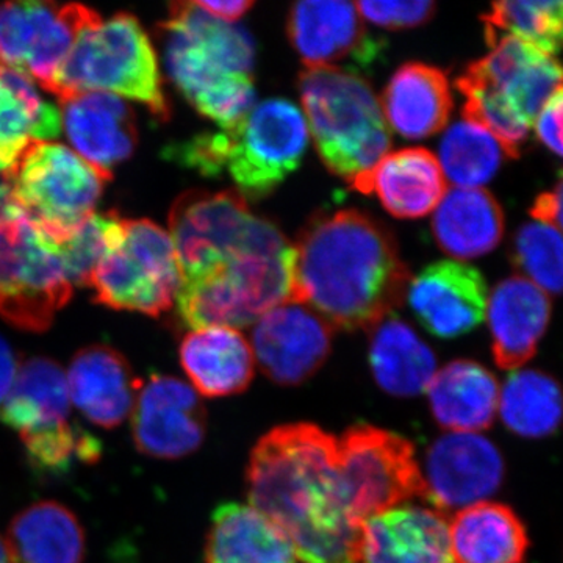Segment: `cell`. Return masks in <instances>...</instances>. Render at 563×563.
<instances>
[{
	"instance_id": "cell-1",
	"label": "cell",
	"mask_w": 563,
	"mask_h": 563,
	"mask_svg": "<svg viewBox=\"0 0 563 563\" xmlns=\"http://www.w3.org/2000/svg\"><path fill=\"white\" fill-rule=\"evenodd\" d=\"M285 266L288 302L343 331L373 329L401 306L410 282L391 232L352 209L310 218L288 244Z\"/></svg>"
},
{
	"instance_id": "cell-2",
	"label": "cell",
	"mask_w": 563,
	"mask_h": 563,
	"mask_svg": "<svg viewBox=\"0 0 563 563\" xmlns=\"http://www.w3.org/2000/svg\"><path fill=\"white\" fill-rule=\"evenodd\" d=\"M250 506L290 537L303 563H357L362 523L352 517L335 437L309 422L279 426L252 450Z\"/></svg>"
},
{
	"instance_id": "cell-3",
	"label": "cell",
	"mask_w": 563,
	"mask_h": 563,
	"mask_svg": "<svg viewBox=\"0 0 563 563\" xmlns=\"http://www.w3.org/2000/svg\"><path fill=\"white\" fill-rule=\"evenodd\" d=\"M162 36L169 77L199 113L221 129L250 113L255 101V46L250 33L211 16L196 2H177Z\"/></svg>"
},
{
	"instance_id": "cell-4",
	"label": "cell",
	"mask_w": 563,
	"mask_h": 563,
	"mask_svg": "<svg viewBox=\"0 0 563 563\" xmlns=\"http://www.w3.org/2000/svg\"><path fill=\"white\" fill-rule=\"evenodd\" d=\"M307 147L309 125L301 110L268 99L232 128L184 141L168 154L202 176L228 172L243 195L262 198L298 169Z\"/></svg>"
},
{
	"instance_id": "cell-5",
	"label": "cell",
	"mask_w": 563,
	"mask_h": 563,
	"mask_svg": "<svg viewBox=\"0 0 563 563\" xmlns=\"http://www.w3.org/2000/svg\"><path fill=\"white\" fill-rule=\"evenodd\" d=\"M299 95L314 146L329 172L351 181L391 146L379 99L368 81L340 68H307Z\"/></svg>"
},
{
	"instance_id": "cell-6",
	"label": "cell",
	"mask_w": 563,
	"mask_h": 563,
	"mask_svg": "<svg viewBox=\"0 0 563 563\" xmlns=\"http://www.w3.org/2000/svg\"><path fill=\"white\" fill-rule=\"evenodd\" d=\"M52 95L60 101L85 92H109L143 103L152 114L168 120L157 54L139 20L129 13L88 25L54 80Z\"/></svg>"
},
{
	"instance_id": "cell-7",
	"label": "cell",
	"mask_w": 563,
	"mask_h": 563,
	"mask_svg": "<svg viewBox=\"0 0 563 563\" xmlns=\"http://www.w3.org/2000/svg\"><path fill=\"white\" fill-rule=\"evenodd\" d=\"M287 250L279 232L181 279L176 296L181 324L191 329L224 325L239 331L288 302Z\"/></svg>"
},
{
	"instance_id": "cell-8",
	"label": "cell",
	"mask_w": 563,
	"mask_h": 563,
	"mask_svg": "<svg viewBox=\"0 0 563 563\" xmlns=\"http://www.w3.org/2000/svg\"><path fill=\"white\" fill-rule=\"evenodd\" d=\"M73 288L57 243L18 209L10 195L0 202V317L21 331H46Z\"/></svg>"
},
{
	"instance_id": "cell-9",
	"label": "cell",
	"mask_w": 563,
	"mask_h": 563,
	"mask_svg": "<svg viewBox=\"0 0 563 563\" xmlns=\"http://www.w3.org/2000/svg\"><path fill=\"white\" fill-rule=\"evenodd\" d=\"M7 179L18 209L52 242L62 243L96 213L111 174L63 144L44 141L25 152Z\"/></svg>"
},
{
	"instance_id": "cell-10",
	"label": "cell",
	"mask_w": 563,
	"mask_h": 563,
	"mask_svg": "<svg viewBox=\"0 0 563 563\" xmlns=\"http://www.w3.org/2000/svg\"><path fill=\"white\" fill-rule=\"evenodd\" d=\"M87 285L95 291L96 301L110 309L150 317L165 313L180 288L172 236L150 220L120 218Z\"/></svg>"
},
{
	"instance_id": "cell-11",
	"label": "cell",
	"mask_w": 563,
	"mask_h": 563,
	"mask_svg": "<svg viewBox=\"0 0 563 563\" xmlns=\"http://www.w3.org/2000/svg\"><path fill=\"white\" fill-rule=\"evenodd\" d=\"M336 444L344 495L358 523L424 496L413 444L398 433L357 424Z\"/></svg>"
},
{
	"instance_id": "cell-12",
	"label": "cell",
	"mask_w": 563,
	"mask_h": 563,
	"mask_svg": "<svg viewBox=\"0 0 563 563\" xmlns=\"http://www.w3.org/2000/svg\"><path fill=\"white\" fill-rule=\"evenodd\" d=\"M279 229L255 218L236 191H188L174 202L169 236L179 262L180 280L195 276L269 239Z\"/></svg>"
},
{
	"instance_id": "cell-13",
	"label": "cell",
	"mask_w": 563,
	"mask_h": 563,
	"mask_svg": "<svg viewBox=\"0 0 563 563\" xmlns=\"http://www.w3.org/2000/svg\"><path fill=\"white\" fill-rule=\"evenodd\" d=\"M99 18L80 3H5L0 7V60L51 92L80 33Z\"/></svg>"
},
{
	"instance_id": "cell-14",
	"label": "cell",
	"mask_w": 563,
	"mask_h": 563,
	"mask_svg": "<svg viewBox=\"0 0 563 563\" xmlns=\"http://www.w3.org/2000/svg\"><path fill=\"white\" fill-rule=\"evenodd\" d=\"M206 409L198 393L179 377L151 374L141 383L132 410L136 450L161 461H177L201 448Z\"/></svg>"
},
{
	"instance_id": "cell-15",
	"label": "cell",
	"mask_w": 563,
	"mask_h": 563,
	"mask_svg": "<svg viewBox=\"0 0 563 563\" xmlns=\"http://www.w3.org/2000/svg\"><path fill=\"white\" fill-rule=\"evenodd\" d=\"M424 496L437 512H459L484 503L504 479L498 448L472 432H450L437 440L426 457Z\"/></svg>"
},
{
	"instance_id": "cell-16",
	"label": "cell",
	"mask_w": 563,
	"mask_h": 563,
	"mask_svg": "<svg viewBox=\"0 0 563 563\" xmlns=\"http://www.w3.org/2000/svg\"><path fill=\"white\" fill-rule=\"evenodd\" d=\"M490 54L472 63L462 79L492 91L531 125L537 114L562 88L558 60L531 44L509 35H485Z\"/></svg>"
},
{
	"instance_id": "cell-17",
	"label": "cell",
	"mask_w": 563,
	"mask_h": 563,
	"mask_svg": "<svg viewBox=\"0 0 563 563\" xmlns=\"http://www.w3.org/2000/svg\"><path fill=\"white\" fill-rule=\"evenodd\" d=\"M254 357L273 383H306L331 354L332 328L309 307L285 302L263 314L252 335Z\"/></svg>"
},
{
	"instance_id": "cell-18",
	"label": "cell",
	"mask_w": 563,
	"mask_h": 563,
	"mask_svg": "<svg viewBox=\"0 0 563 563\" xmlns=\"http://www.w3.org/2000/svg\"><path fill=\"white\" fill-rule=\"evenodd\" d=\"M406 296L418 321L440 339L472 332L487 312V284L465 263H433L410 282Z\"/></svg>"
},
{
	"instance_id": "cell-19",
	"label": "cell",
	"mask_w": 563,
	"mask_h": 563,
	"mask_svg": "<svg viewBox=\"0 0 563 563\" xmlns=\"http://www.w3.org/2000/svg\"><path fill=\"white\" fill-rule=\"evenodd\" d=\"M291 46L307 68H335L340 62L372 65L379 46L365 31L355 3L306 0L291 7L287 22Z\"/></svg>"
},
{
	"instance_id": "cell-20",
	"label": "cell",
	"mask_w": 563,
	"mask_h": 563,
	"mask_svg": "<svg viewBox=\"0 0 563 563\" xmlns=\"http://www.w3.org/2000/svg\"><path fill=\"white\" fill-rule=\"evenodd\" d=\"M357 563H454L443 514L399 506L362 523Z\"/></svg>"
},
{
	"instance_id": "cell-21",
	"label": "cell",
	"mask_w": 563,
	"mask_h": 563,
	"mask_svg": "<svg viewBox=\"0 0 563 563\" xmlns=\"http://www.w3.org/2000/svg\"><path fill=\"white\" fill-rule=\"evenodd\" d=\"M66 380L70 402L102 429L118 428L132 413L141 384L124 355L106 344L77 352Z\"/></svg>"
},
{
	"instance_id": "cell-22",
	"label": "cell",
	"mask_w": 563,
	"mask_h": 563,
	"mask_svg": "<svg viewBox=\"0 0 563 563\" xmlns=\"http://www.w3.org/2000/svg\"><path fill=\"white\" fill-rule=\"evenodd\" d=\"M350 185L363 195L374 192L388 213L402 220L426 217L446 195V179L439 161L422 147H407L385 155Z\"/></svg>"
},
{
	"instance_id": "cell-23",
	"label": "cell",
	"mask_w": 563,
	"mask_h": 563,
	"mask_svg": "<svg viewBox=\"0 0 563 563\" xmlns=\"http://www.w3.org/2000/svg\"><path fill=\"white\" fill-rule=\"evenodd\" d=\"M66 136L77 154L101 172L128 161L135 151V118L128 103L109 92H85L62 101Z\"/></svg>"
},
{
	"instance_id": "cell-24",
	"label": "cell",
	"mask_w": 563,
	"mask_h": 563,
	"mask_svg": "<svg viewBox=\"0 0 563 563\" xmlns=\"http://www.w3.org/2000/svg\"><path fill=\"white\" fill-rule=\"evenodd\" d=\"M493 357L503 369L531 361L551 320L550 296L525 277L499 282L488 299Z\"/></svg>"
},
{
	"instance_id": "cell-25",
	"label": "cell",
	"mask_w": 563,
	"mask_h": 563,
	"mask_svg": "<svg viewBox=\"0 0 563 563\" xmlns=\"http://www.w3.org/2000/svg\"><path fill=\"white\" fill-rule=\"evenodd\" d=\"M179 357L192 390L206 398L239 395L254 379V351L236 329H192L180 343Z\"/></svg>"
},
{
	"instance_id": "cell-26",
	"label": "cell",
	"mask_w": 563,
	"mask_h": 563,
	"mask_svg": "<svg viewBox=\"0 0 563 563\" xmlns=\"http://www.w3.org/2000/svg\"><path fill=\"white\" fill-rule=\"evenodd\" d=\"M453 95L446 74L426 63H406L393 74L383 96L384 118L407 140L442 132L453 113Z\"/></svg>"
},
{
	"instance_id": "cell-27",
	"label": "cell",
	"mask_w": 563,
	"mask_h": 563,
	"mask_svg": "<svg viewBox=\"0 0 563 563\" xmlns=\"http://www.w3.org/2000/svg\"><path fill=\"white\" fill-rule=\"evenodd\" d=\"M290 537L252 506L222 504L206 540V563H298Z\"/></svg>"
},
{
	"instance_id": "cell-28",
	"label": "cell",
	"mask_w": 563,
	"mask_h": 563,
	"mask_svg": "<svg viewBox=\"0 0 563 563\" xmlns=\"http://www.w3.org/2000/svg\"><path fill=\"white\" fill-rule=\"evenodd\" d=\"M426 391L433 418L451 432L484 431L498 413V380L477 362L448 363L433 374Z\"/></svg>"
},
{
	"instance_id": "cell-29",
	"label": "cell",
	"mask_w": 563,
	"mask_h": 563,
	"mask_svg": "<svg viewBox=\"0 0 563 563\" xmlns=\"http://www.w3.org/2000/svg\"><path fill=\"white\" fill-rule=\"evenodd\" d=\"M70 404L62 366L47 357H33L18 368L0 417L25 439L69 424Z\"/></svg>"
},
{
	"instance_id": "cell-30",
	"label": "cell",
	"mask_w": 563,
	"mask_h": 563,
	"mask_svg": "<svg viewBox=\"0 0 563 563\" xmlns=\"http://www.w3.org/2000/svg\"><path fill=\"white\" fill-rule=\"evenodd\" d=\"M504 211L495 196L483 188H455L443 196L432 218L440 250L451 257H483L503 240Z\"/></svg>"
},
{
	"instance_id": "cell-31",
	"label": "cell",
	"mask_w": 563,
	"mask_h": 563,
	"mask_svg": "<svg viewBox=\"0 0 563 563\" xmlns=\"http://www.w3.org/2000/svg\"><path fill=\"white\" fill-rule=\"evenodd\" d=\"M10 563H84L87 537L79 518L57 501L32 504L7 531Z\"/></svg>"
},
{
	"instance_id": "cell-32",
	"label": "cell",
	"mask_w": 563,
	"mask_h": 563,
	"mask_svg": "<svg viewBox=\"0 0 563 563\" xmlns=\"http://www.w3.org/2000/svg\"><path fill=\"white\" fill-rule=\"evenodd\" d=\"M60 128V111L41 98L35 84L0 66V176L13 172L35 144L57 139Z\"/></svg>"
},
{
	"instance_id": "cell-33",
	"label": "cell",
	"mask_w": 563,
	"mask_h": 563,
	"mask_svg": "<svg viewBox=\"0 0 563 563\" xmlns=\"http://www.w3.org/2000/svg\"><path fill=\"white\" fill-rule=\"evenodd\" d=\"M454 563H523L529 537L510 507L477 503L455 512L448 525Z\"/></svg>"
},
{
	"instance_id": "cell-34",
	"label": "cell",
	"mask_w": 563,
	"mask_h": 563,
	"mask_svg": "<svg viewBox=\"0 0 563 563\" xmlns=\"http://www.w3.org/2000/svg\"><path fill=\"white\" fill-rule=\"evenodd\" d=\"M369 365L377 385L398 398H412L428 390L437 373L431 347L393 314L372 329Z\"/></svg>"
},
{
	"instance_id": "cell-35",
	"label": "cell",
	"mask_w": 563,
	"mask_h": 563,
	"mask_svg": "<svg viewBox=\"0 0 563 563\" xmlns=\"http://www.w3.org/2000/svg\"><path fill=\"white\" fill-rule=\"evenodd\" d=\"M498 410L518 437L547 439L561 426V388L553 377L536 369L514 373L499 390Z\"/></svg>"
},
{
	"instance_id": "cell-36",
	"label": "cell",
	"mask_w": 563,
	"mask_h": 563,
	"mask_svg": "<svg viewBox=\"0 0 563 563\" xmlns=\"http://www.w3.org/2000/svg\"><path fill=\"white\" fill-rule=\"evenodd\" d=\"M501 144L481 125L459 121L444 133L440 143V168L444 179L459 188H479L501 168Z\"/></svg>"
},
{
	"instance_id": "cell-37",
	"label": "cell",
	"mask_w": 563,
	"mask_h": 563,
	"mask_svg": "<svg viewBox=\"0 0 563 563\" xmlns=\"http://www.w3.org/2000/svg\"><path fill=\"white\" fill-rule=\"evenodd\" d=\"M562 9L559 0L492 3L483 16L485 35L514 36L553 57L561 49Z\"/></svg>"
},
{
	"instance_id": "cell-38",
	"label": "cell",
	"mask_w": 563,
	"mask_h": 563,
	"mask_svg": "<svg viewBox=\"0 0 563 563\" xmlns=\"http://www.w3.org/2000/svg\"><path fill=\"white\" fill-rule=\"evenodd\" d=\"M29 465L43 476H62L76 463L101 459L102 444L91 433L74 424L21 439Z\"/></svg>"
},
{
	"instance_id": "cell-39",
	"label": "cell",
	"mask_w": 563,
	"mask_h": 563,
	"mask_svg": "<svg viewBox=\"0 0 563 563\" xmlns=\"http://www.w3.org/2000/svg\"><path fill=\"white\" fill-rule=\"evenodd\" d=\"M562 235L542 222L521 225L512 242V262L529 282L550 295L562 290Z\"/></svg>"
},
{
	"instance_id": "cell-40",
	"label": "cell",
	"mask_w": 563,
	"mask_h": 563,
	"mask_svg": "<svg viewBox=\"0 0 563 563\" xmlns=\"http://www.w3.org/2000/svg\"><path fill=\"white\" fill-rule=\"evenodd\" d=\"M120 217L113 211L95 213L73 235L57 243L63 268L73 285H87L101 262Z\"/></svg>"
},
{
	"instance_id": "cell-41",
	"label": "cell",
	"mask_w": 563,
	"mask_h": 563,
	"mask_svg": "<svg viewBox=\"0 0 563 563\" xmlns=\"http://www.w3.org/2000/svg\"><path fill=\"white\" fill-rule=\"evenodd\" d=\"M361 18L379 27L412 29L424 24L435 14L437 5L431 0L420 2H357L355 3Z\"/></svg>"
},
{
	"instance_id": "cell-42",
	"label": "cell",
	"mask_w": 563,
	"mask_h": 563,
	"mask_svg": "<svg viewBox=\"0 0 563 563\" xmlns=\"http://www.w3.org/2000/svg\"><path fill=\"white\" fill-rule=\"evenodd\" d=\"M562 88L551 96L536 118L539 140L555 155L562 154Z\"/></svg>"
},
{
	"instance_id": "cell-43",
	"label": "cell",
	"mask_w": 563,
	"mask_h": 563,
	"mask_svg": "<svg viewBox=\"0 0 563 563\" xmlns=\"http://www.w3.org/2000/svg\"><path fill=\"white\" fill-rule=\"evenodd\" d=\"M532 218H536L537 222L542 224L551 225L554 229H561L562 220V181L555 185L553 191L542 192L537 198L536 203L531 209Z\"/></svg>"
},
{
	"instance_id": "cell-44",
	"label": "cell",
	"mask_w": 563,
	"mask_h": 563,
	"mask_svg": "<svg viewBox=\"0 0 563 563\" xmlns=\"http://www.w3.org/2000/svg\"><path fill=\"white\" fill-rule=\"evenodd\" d=\"M18 368H20V363H18L16 352L3 336H0V406L9 396Z\"/></svg>"
},
{
	"instance_id": "cell-45",
	"label": "cell",
	"mask_w": 563,
	"mask_h": 563,
	"mask_svg": "<svg viewBox=\"0 0 563 563\" xmlns=\"http://www.w3.org/2000/svg\"><path fill=\"white\" fill-rule=\"evenodd\" d=\"M196 5L218 20L232 22L240 20L247 10L254 7V2H247V0H228V2L214 0L213 2L210 0V2H196Z\"/></svg>"
},
{
	"instance_id": "cell-46",
	"label": "cell",
	"mask_w": 563,
	"mask_h": 563,
	"mask_svg": "<svg viewBox=\"0 0 563 563\" xmlns=\"http://www.w3.org/2000/svg\"><path fill=\"white\" fill-rule=\"evenodd\" d=\"M106 563H141L139 553L133 548L122 547L113 551Z\"/></svg>"
},
{
	"instance_id": "cell-47",
	"label": "cell",
	"mask_w": 563,
	"mask_h": 563,
	"mask_svg": "<svg viewBox=\"0 0 563 563\" xmlns=\"http://www.w3.org/2000/svg\"><path fill=\"white\" fill-rule=\"evenodd\" d=\"M0 563H10L9 554H7L5 542L0 537Z\"/></svg>"
}]
</instances>
